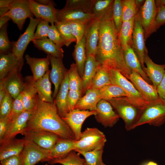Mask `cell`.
I'll list each match as a JSON object with an SVG mask.
<instances>
[{
    "instance_id": "6da1fadb",
    "label": "cell",
    "mask_w": 165,
    "mask_h": 165,
    "mask_svg": "<svg viewBox=\"0 0 165 165\" xmlns=\"http://www.w3.org/2000/svg\"><path fill=\"white\" fill-rule=\"evenodd\" d=\"M97 60L102 65L116 69L125 76L131 70L125 63L123 50L113 20L100 22L99 35L97 52Z\"/></svg>"
},
{
    "instance_id": "7a4b0ae2",
    "label": "cell",
    "mask_w": 165,
    "mask_h": 165,
    "mask_svg": "<svg viewBox=\"0 0 165 165\" xmlns=\"http://www.w3.org/2000/svg\"><path fill=\"white\" fill-rule=\"evenodd\" d=\"M25 129L45 130L62 138L75 140L73 132L59 115L54 102L42 101L38 97L36 105Z\"/></svg>"
},
{
    "instance_id": "3957f363",
    "label": "cell",
    "mask_w": 165,
    "mask_h": 165,
    "mask_svg": "<svg viewBox=\"0 0 165 165\" xmlns=\"http://www.w3.org/2000/svg\"><path fill=\"white\" fill-rule=\"evenodd\" d=\"M123 121L127 131L134 129L142 111L133 105L127 97H121L107 101Z\"/></svg>"
},
{
    "instance_id": "277c9868",
    "label": "cell",
    "mask_w": 165,
    "mask_h": 165,
    "mask_svg": "<svg viewBox=\"0 0 165 165\" xmlns=\"http://www.w3.org/2000/svg\"><path fill=\"white\" fill-rule=\"evenodd\" d=\"M111 84L118 86L129 95L130 100L134 105L144 110L149 105L145 100L132 83L117 69L108 68Z\"/></svg>"
},
{
    "instance_id": "5b68a950",
    "label": "cell",
    "mask_w": 165,
    "mask_h": 165,
    "mask_svg": "<svg viewBox=\"0 0 165 165\" xmlns=\"http://www.w3.org/2000/svg\"><path fill=\"white\" fill-rule=\"evenodd\" d=\"M107 140L103 132L96 128H87L82 132L80 138L75 141L74 151H89L103 148Z\"/></svg>"
},
{
    "instance_id": "8992f818",
    "label": "cell",
    "mask_w": 165,
    "mask_h": 165,
    "mask_svg": "<svg viewBox=\"0 0 165 165\" xmlns=\"http://www.w3.org/2000/svg\"><path fill=\"white\" fill-rule=\"evenodd\" d=\"M125 77L132 83L149 105L164 101L159 96L157 87L148 82L137 72L132 71L129 75Z\"/></svg>"
},
{
    "instance_id": "52a82bcc",
    "label": "cell",
    "mask_w": 165,
    "mask_h": 165,
    "mask_svg": "<svg viewBox=\"0 0 165 165\" xmlns=\"http://www.w3.org/2000/svg\"><path fill=\"white\" fill-rule=\"evenodd\" d=\"M157 12L156 1L146 0L137 13L144 31L145 40L157 30L155 24Z\"/></svg>"
},
{
    "instance_id": "ba28073f",
    "label": "cell",
    "mask_w": 165,
    "mask_h": 165,
    "mask_svg": "<svg viewBox=\"0 0 165 165\" xmlns=\"http://www.w3.org/2000/svg\"><path fill=\"white\" fill-rule=\"evenodd\" d=\"M165 123V101L144 109L133 129L145 124L160 127Z\"/></svg>"
},
{
    "instance_id": "9c48e42d",
    "label": "cell",
    "mask_w": 165,
    "mask_h": 165,
    "mask_svg": "<svg viewBox=\"0 0 165 165\" xmlns=\"http://www.w3.org/2000/svg\"><path fill=\"white\" fill-rule=\"evenodd\" d=\"M26 142L20 154L21 165H35L49 159L50 150L43 148L30 139L25 138Z\"/></svg>"
},
{
    "instance_id": "30bf717a",
    "label": "cell",
    "mask_w": 165,
    "mask_h": 165,
    "mask_svg": "<svg viewBox=\"0 0 165 165\" xmlns=\"http://www.w3.org/2000/svg\"><path fill=\"white\" fill-rule=\"evenodd\" d=\"M5 15L10 18L20 31L26 20L34 15L30 8L28 0H13Z\"/></svg>"
},
{
    "instance_id": "8fae6325",
    "label": "cell",
    "mask_w": 165,
    "mask_h": 165,
    "mask_svg": "<svg viewBox=\"0 0 165 165\" xmlns=\"http://www.w3.org/2000/svg\"><path fill=\"white\" fill-rule=\"evenodd\" d=\"M41 19L31 17L29 24L24 32L16 41H13L12 52L19 60H24L23 56L27 47L32 41L35 29Z\"/></svg>"
},
{
    "instance_id": "7c38bea8",
    "label": "cell",
    "mask_w": 165,
    "mask_h": 165,
    "mask_svg": "<svg viewBox=\"0 0 165 165\" xmlns=\"http://www.w3.org/2000/svg\"><path fill=\"white\" fill-rule=\"evenodd\" d=\"M20 134L39 146L48 150L54 146L60 138L53 133L38 130L24 129Z\"/></svg>"
},
{
    "instance_id": "4fadbf2b",
    "label": "cell",
    "mask_w": 165,
    "mask_h": 165,
    "mask_svg": "<svg viewBox=\"0 0 165 165\" xmlns=\"http://www.w3.org/2000/svg\"><path fill=\"white\" fill-rule=\"evenodd\" d=\"M97 113L96 111L74 109L61 118L70 127L75 135V141H77L81 137L82 127L84 121L89 117L95 115Z\"/></svg>"
},
{
    "instance_id": "5bb4252c",
    "label": "cell",
    "mask_w": 165,
    "mask_h": 165,
    "mask_svg": "<svg viewBox=\"0 0 165 165\" xmlns=\"http://www.w3.org/2000/svg\"><path fill=\"white\" fill-rule=\"evenodd\" d=\"M145 40L144 31L137 14L134 19L131 47L137 56L144 71L146 68L144 63V56L148 52Z\"/></svg>"
},
{
    "instance_id": "9a60e30c",
    "label": "cell",
    "mask_w": 165,
    "mask_h": 165,
    "mask_svg": "<svg viewBox=\"0 0 165 165\" xmlns=\"http://www.w3.org/2000/svg\"><path fill=\"white\" fill-rule=\"evenodd\" d=\"M95 115L96 120L105 127H112L119 120V117L111 104L101 99L98 103Z\"/></svg>"
},
{
    "instance_id": "2e32d148",
    "label": "cell",
    "mask_w": 165,
    "mask_h": 165,
    "mask_svg": "<svg viewBox=\"0 0 165 165\" xmlns=\"http://www.w3.org/2000/svg\"><path fill=\"white\" fill-rule=\"evenodd\" d=\"M47 56L49 58L51 66L49 76L50 80L54 86L53 97L55 98L68 70L64 66L63 58H57L49 55Z\"/></svg>"
},
{
    "instance_id": "e0dca14e",
    "label": "cell",
    "mask_w": 165,
    "mask_h": 165,
    "mask_svg": "<svg viewBox=\"0 0 165 165\" xmlns=\"http://www.w3.org/2000/svg\"><path fill=\"white\" fill-rule=\"evenodd\" d=\"M100 21L94 18L86 24L84 36L86 55L95 56L99 39Z\"/></svg>"
},
{
    "instance_id": "ac0fdd59",
    "label": "cell",
    "mask_w": 165,
    "mask_h": 165,
    "mask_svg": "<svg viewBox=\"0 0 165 165\" xmlns=\"http://www.w3.org/2000/svg\"><path fill=\"white\" fill-rule=\"evenodd\" d=\"M21 69H17L10 72L2 81L6 91L13 100L22 92L24 86L22 78Z\"/></svg>"
},
{
    "instance_id": "d6986e66",
    "label": "cell",
    "mask_w": 165,
    "mask_h": 165,
    "mask_svg": "<svg viewBox=\"0 0 165 165\" xmlns=\"http://www.w3.org/2000/svg\"><path fill=\"white\" fill-rule=\"evenodd\" d=\"M33 110H25L15 119L11 122L5 135L0 140V144L15 138L17 134H20L25 129Z\"/></svg>"
},
{
    "instance_id": "ffe728a7",
    "label": "cell",
    "mask_w": 165,
    "mask_h": 165,
    "mask_svg": "<svg viewBox=\"0 0 165 165\" xmlns=\"http://www.w3.org/2000/svg\"><path fill=\"white\" fill-rule=\"evenodd\" d=\"M28 0L31 10L36 18L45 20L51 24L57 21L54 5L46 6L35 0Z\"/></svg>"
},
{
    "instance_id": "44dd1931",
    "label": "cell",
    "mask_w": 165,
    "mask_h": 165,
    "mask_svg": "<svg viewBox=\"0 0 165 165\" xmlns=\"http://www.w3.org/2000/svg\"><path fill=\"white\" fill-rule=\"evenodd\" d=\"M144 63L146 65L144 72L152 85L157 87L165 74V64L161 65L155 63L149 57L148 52L145 54Z\"/></svg>"
},
{
    "instance_id": "7402d4cb",
    "label": "cell",
    "mask_w": 165,
    "mask_h": 165,
    "mask_svg": "<svg viewBox=\"0 0 165 165\" xmlns=\"http://www.w3.org/2000/svg\"><path fill=\"white\" fill-rule=\"evenodd\" d=\"M24 63V60H19L12 52L7 54L0 53V80L13 70L21 69Z\"/></svg>"
},
{
    "instance_id": "603a6c76",
    "label": "cell",
    "mask_w": 165,
    "mask_h": 165,
    "mask_svg": "<svg viewBox=\"0 0 165 165\" xmlns=\"http://www.w3.org/2000/svg\"><path fill=\"white\" fill-rule=\"evenodd\" d=\"M101 64L96 58L95 56L87 55L83 80L82 95L89 89L93 81L97 72Z\"/></svg>"
},
{
    "instance_id": "cb8c5ba5",
    "label": "cell",
    "mask_w": 165,
    "mask_h": 165,
    "mask_svg": "<svg viewBox=\"0 0 165 165\" xmlns=\"http://www.w3.org/2000/svg\"><path fill=\"white\" fill-rule=\"evenodd\" d=\"M32 76L25 78L24 86L22 92L23 94V102L25 110H32L36 106L38 95L36 88L33 83Z\"/></svg>"
},
{
    "instance_id": "d4e9b609",
    "label": "cell",
    "mask_w": 165,
    "mask_h": 165,
    "mask_svg": "<svg viewBox=\"0 0 165 165\" xmlns=\"http://www.w3.org/2000/svg\"><path fill=\"white\" fill-rule=\"evenodd\" d=\"M26 142L23 139H12L0 144V161L9 157L19 155L24 147Z\"/></svg>"
},
{
    "instance_id": "484cf974",
    "label": "cell",
    "mask_w": 165,
    "mask_h": 165,
    "mask_svg": "<svg viewBox=\"0 0 165 165\" xmlns=\"http://www.w3.org/2000/svg\"><path fill=\"white\" fill-rule=\"evenodd\" d=\"M50 71L49 69L42 78L37 81H35L33 79V83L40 100L47 102L53 103L54 100L52 95L51 83L49 76Z\"/></svg>"
},
{
    "instance_id": "4316f807",
    "label": "cell",
    "mask_w": 165,
    "mask_h": 165,
    "mask_svg": "<svg viewBox=\"0 0 165 165\" xmlns=\"http://www.w3.org/2000/svg\"><path fill=\"white\" fill-rule=\"evenodd\" d=\"M26 63L29 65L32 72L33 79L37 81L42 78L49 69L50 63L48 57L43 58L31 57L28 54L25 56Z\"/></svg>"
},
{
    "instance_id": "83f0119b",
    "label": "cell",
    "mask_w": 165,
    "mask_h": 165,
    "mask_svg": "<svg viewBox=\"0 0 165 165\" xmlns=\"http://www.w3.org/2000/svg\"><path fill=\"white\" fill-rule=\"evenodd\" d=\"M75 141L60 138L54 146L50 150L49 158L46 162L63 158L74 151Z\"/></svg>"
},
{
    "instance_id": "f1b7e54d",
    "label": "cell",
    "mask_w": 165,
    "mask_h": 165,
    "mask_svg": "<svg viewBox=\"0 0 165 165\" xmlns=\"http://www.w3.org/2000/svg\"><path fill=\"white\" fill-rule=\"evenodd\" d=\"M99 90L88 89L75 107V109L83 110L96 111L97 105L101 100Z\"/></svg>"
},
{
    "instance_id": "f546056e",
    "label": "cell",
    "mask_w": 165,
    "mask_h": 165,
    "mask_svg": "<svg viewBox=\"0 0 165 165\" xmlns=\"http://www.w3.org/2000/svg\"><path fill=\"white\" fill-rule=\"evenodd\" d=\"M68 81V70L61 85L57 95L54 100V102L57 108L58 114L61 118L64 116L68 113L67 102L69 90Z\"/></svg>"
},
{
    "instance_id": "4dcf8cb0",
    "label": "cell",
    "mask_w": 165,
    "mask_h": 165,
    "mask_svg": "<svg viewBox=\"0 0 165 165\" xmlns=\"http://www.w3.org/2000/svg\"><path fill=\"white\" fill-rule=\"evenodd\" d=\"M113 0H96L92 14L100 22L112 19Z\"/></svg>"
},
{
    "instance_id": "1f68e13d",
    "label": "cell",
    "mask_w": 165,
    "mask_h": 165,
    "mask_svg": "<svg viewBox=\"0 0 165 165\" xmlns=\"http://www.w3.org/2000/svg\"><path fill=\"white\" fill-rule=\"evenodd\" d=\"M57 21L70 22L78 21L87 24L94 18L92 14L72 10L56 9Z\"/></svg>"
},
{
    "instance_id": "d6a6232c",
    "label": "cell",
    "mask_w": 165,
    "mask_h": 165,
    "mask_svg": "<svg viewBox=\"0 0 165 165\" xmlns=\"http://www.w3.org/2000/svg\"><path fill=\"white\" fill-rule=\"evenodd\" d=\"M123 51L124 60L127 66L131 71L138 73L146 82L150 84L151 81L143 70L137 56L131 47L128 46Z\"/></svg>"
},
{
    "instance_id": "836d02e7",
    "label": "cell",
    "mask_w": 165,
    "mask_h": 165,
    "mask_svg": "<svg viewBox=\"0 0 165 165\" xmlns=\"http://www.w3.org/2000/svg\"><path fill=\"white\" fill-rule=\"evenodd\" d=\"M35 47L49 55L57 58H63L64 51L62 48L56 45L49 38L33 41Z\"/></svg>"
},
{
    "instance_id": "e575fe53",
    "label": "cell",
    "mask_w": 165,
    "mask_h": 165,
    "mask_svg": "<svg viewBox=\"0 0 165 165\" xmlns=\"http://www.w3.org/2000/svg\"><path fill=\"white\" fill-rule=\"evenodd\" d=\"M74 47L72 56L79 73L82 78L87 58L84 36L79 42L76 44Z\"/></svg>"
},
{
    "instance_id": "d590c367",
    "label": "cell",
    "mask_w": 165,
    "mask_h": 165,
    "mask_svg": "<svg viewBox=\"0 0 165 165\" xmlns=\"http://www.w3.org/2000/svg\"><path fill=\"white\" fill-rule=\"evenodd\" d=\"M135 17L123 22L119 32V41L123 50L128 46L131 47Z\"/></svg>"
},
{
    "instance_id": "8d00e7d4",
    "label": "cell",
    "mask_w": 165,
    "mask_h": 165,
    "mask_svg": "<svg viewBox=\"0 0 165 165\" xmlns=\"http://www.w3.org/2000/svg\"><path fill=\"white\" fill-rule=\"evenodd\" d=\"M101 99L108 101L112 98L121 97H128L130 100L128 94L121 87L110 84L106 85L99 90Z\"/></svg>"
},
{
    "instance_id": "74e56055",
    "label": "cell",
    "mask_w": 165,
    "mask_h": 165,
    "mask_svg": "<svg viewBox=\"0 0 165 165\" xmlns=\"http://www.w3.org/2000/svg\"><path fill=\"white\" fill-rule=\"evenodd\" d=\"M96 0H67L63 10H72L92 14Z\"/></svg>"
},
{
    "instance_id": "f35d334b",
    "label": "cell",
    "mask_w": 165,
    "mask_h": 165,
    "mask_svg": "<svg viewBox=\"0 0 165 165\" xmlns=\"http://www.w3.org/2000/svg\"><path fill=\"white\" fill-rule=\"evenodd\" d=\"M110 84L108 68L105 65L101 64L89 89L99 90L104 86Z\"/></svg>"
},
{
    "instance_id": "ab89813d",
    "label": "cell",
    "mask_w": 165,
    "mask_h": 165,
    "mask_svg": "<svg viewBox=\"0 0 165 165\" xmlns=\"http://www.w3.org/2000/svg\"><path fill=\"white\" fill-rule=\"evenodd\" d=\"M84 157L85 165H106L103 162V148H98L89 151H78Z\"/></svg>"
},
{
    "instance_id": "60d3db41",
    "label": "cell",
    "mask_w": 165,
    "mask_h": 165,
    "mask_svg": "<svg viewBox=\"0 0 165 165\" xmlns=\"http://www.w3.org/2000/svg\"><path fill=\"white\" fill-rule=\"evenodd\" d=\"M68 76L69 90L79 91L82 94V79L79 73L75 64L74 63L71 65L68 70Z\"/></svg>"
},
{
    "instance_id": "b9f144b4",
    "label": "cell",
    "mask_w": 165,
    "mask_h": 165,
    "mask_svg": "<svg viewBox=\"0 0 165 165\" xmlns=\"http://www.w3.org/2000/svg\"><path fill=\"white\" fill-rule=\"evenodd\" d=\"M54 24L61 34L64 45L68 47L72 43L76 42V38L72 34L69 22L57 21Z\"/></svg>"
},
{
    "instance_id": "7bdbcfd3",
    "label": "cell",
    "mask_w": 165,
    "mask_h": 165,
    "mask_svg": "<svg viewBox=\"0 0 165 165\" xmlns=\"http://www.w3.org/2000/svg\"><path fill=\"white\" fill-rule=\"evenodd\" d=\"M53 164L59 163L62 165H85V160L80 156V154L72 151L65 157L59 159L52 160L48 162Z\"/></svg>"
},
{
    "instance_id": "ee69618b",
    "label": "cell",
    "mask_w": 165,
    "mask_h": 165,
    "mask_svg": "<svg viewBox=\"0 0 165 165\" xmlns=\"http://www.w3.org/2000/svg\"><path fill=\"white\" fill-rule=\"evenodd\" d=\"M121 4L123 22L129 20L135 17L139 10L135 0H122Z\"/></svg>"
},
{
    "instance_id": "f6af8a7d",
    "label": "cell",
    "mask_w": 165,
    "mask_h": 165,
    "mask_svg": "<svg viewBox=\"0 0 165 165\" xmlns=\"http://www.w3.org/2000/svg\"><path fill=\"white\" fill-rule=\"evenodd\" d=\"M8 23L4 25L0 30V53L7 54L12 52L13 42L8 38L7 29Z\"/></svg>"
},
{
    "instance_id": "bcb514c9",
    "label": "cell",
    "mask_w": 165,
    "mask_h": 165,
    "mask_svg": "<svg viewBox=\"0 0 165 165\" xmlns=\"http://www.w3.org/2000/svg\"><path fill=\"white\" fill-rule=\"evenodd\" d=\"M112 20L115 28L119 33L123 22V12L121 0H114L112 10Z\"/></svg>"
},
{
    "instance_id": "7dc6e473",
    "label": "cell",
    "mask_w": 165,
    "mask_h": 165,
    "mask_svg": "<svg viewBox=\"0 0 165 165\" xmlns=\"http://www.w3.org/2000/svg\"><path fill=\"white\" fill-rule=\"evenodd\" d=\"M23 94L22 92L13 100L11 110L8 116L11 121L14 120L25 111L22 99Z\"/></svg>"
},
{
    "instance_id": "c3c4849f",
    "label": "cell",
    "mask_w": 165,
    "mask_h": 165,
    "mask_svg": "<svg viewBox=\"0 0 165 165\" xmlns=\"http://www.w3.org/2000/svg\"><path fill=\"white\" fill-rule=\"evenodd\" d=\"M69 22L72 35L76 39V43L79 42L84 36L86 24L78 21Z\"/></svg>"
},
{
    "instance_id": "681fc988",
    "label": "cell",
    "mask_w": 165,
    "mask_h": 165,
    "mask_svg": "<svg viewBox=\"0 0 165 165\" xmlns=\"http://www.w3.org/2000/svg\"><path fill=\"white\" fill-rule=\"evenodd\" d=\"M49 22L41 19L37 27L32 41L35 40H41L47 38L50 25Z\"/></svg>"
},
{
    "instance_id": "f907efd6",
    "label": "cell",
    "mask_w": 165,
    "mask_h": 165,
    "mask_svg": "<svg viewBox=\"0 0 165 165\" xmlns=\"http://www.w3.org/2000/svg\"><path fill=\"white\" fill-rule=\"evenodd\" d=\"M13 100L9 94L6 92L5 97L0 102V119L8 116L11 110Z\"/></svg>"
},
{
    "instance_id": "816d5d0a",
    "label": "cell",
    "mask_w": 165,
    "mask_h": 165,
    "mask_svg": "<svg viewBox=\"0 0 165 165\" xmlns=\"http://www.w3.org/2000/svg\"><path fill=\"white\" fill-rule=\"evenodd\" d=\"M48 37L60 47L64 45V43L57 27L54 24L50 25Z\"/></svg>"
},
{
    "instance_id": "f5cc1de1",
    "label": "cell",
    "mask_w": 165,
    "mask_h": 165,
    "mask_svg": "<svg viewBox=\"0 0 165 165\" xmlns=\"http://www.w3.org/2000/svg\"><path fill=\"white\" fill-rule=\"evenodd\" d=\"M81 92L69 90L67 98V108L68 112L75 109V107L82 97Z\"/></svg>"
},
{
    "instance_id": "db71d44e",
    "label": "cell",
    "mask_w": 165,
    "mask_h": 165,
    "mask_svg": "<svg viewBox=\"0 0 165 165\" xmlns=\"http://www.w3.org/2000/svg\"><path fill=\"white\" fill-rule=\"evenodd\" d=\"M157 6V12L155 20L156 30L165 24V5L162 4L160 0L156 1Z\"/></svg>"
},
{
    "instance_id": "11a10c76",
    "label": "cell",
    "mask_w": 165,
    "mask_h": 165,
    "mask_svg": "<svg viewBox=\"0 0 165 165\" xmlns=\"http://www.w3.org/2000/svg\"><path fill=\"white\" fill-rule=\"evenodd\" d=\"M11 121L8 116L0 119V140L4 137L10 125Z\"/></svg>"
},
{
    "instance_id": "9f6ffc18",
    "label": "cell",
    "mask_w": 165,
    "mask_h": 165,
    "mask_svg": "<svg viewBox=\"0 0 165 165\" xmlns=\"http://www.w3.org/2000/svg\"><path fill=\"white\" fill-rule=\"evenodd\" d=\"M20 155L11 156L1 161L0 165H21Z\"/></svg>"
},
{
    "instance_id": "6f0895ef",
    "label": "cell",
    "mask_w": 165,
    "mask_h": 165,
    "mask_svg": "<svg viewBox=\"0 0 165 165\" xmlns=\"http://www.w3.org/2000/svg\"><path fill=\"white\" fill-rule=\"evenodd\" d=\"M157 90L160 97L165 101V74L161 82L157 86Z\"/></svg>"
},
{
    "instance_id": "680465c9",
    "label": "cell",
    "mask_w": 165,
    "mask_h": 165,
    "mask_svg": "<svg viewBox=\"0 0 165 165\" xmlns=\"http://www.w3.org/2000/svg\"><path fill=\"white\" fill-rule=\"evenodd\" d=\"M6 92L2 81L0 80V102L2 101L5 97Z\"/></svg>"
},
{
    "instance_id": "91938a15",
    "label": "cell",
    "mask_w": 165,
    "mask_h": 165,
    "mask_svg": "<svg viewBox=\"0 0 165 165\" xmlns=\"http://www.w3.org/2000/svg\"><path fill=\"white\" fill-rule=\"evenodd\" d=\"M11 19L8 16L6 15H4L0 17V29H1L4 25L7 23L8 21Z\"/></svg>"
},
{
    "instance_id": "94428289",
    "label": "cell",
    "mask_w": 165,
    "mask_h": 165,
    "mask_svg": "<svg viewBox=\"0 0 165 165\" xmlns=\"http://www.w3.org/2000/svg\"><path fill=\"white\" fill-rule=\"evenodd\" d=\"M13 0H0V8L9 7Z\"/></svg>"
},
{
    "instance_id": "6125c7cd",
    "label": "cell",
    "mask_w": 165,
    "mask_h": 165,
    "mask_svg": "<svg viewBox=\"0 0 165 165\" xmlns=\"http://www.w3.org/2000/svg\"><path fill=\"white\" fill-rule=\"evenodd\" d=\"M35 1L37 3L44 5L48 6L50 5H55L53 1L51 0H36Z\"/></svg>"
},
{
    "instance_id": "be15d7a7",
    "label": "cell",
    "mask_w": 165,
    "mask_h": 165,
    "mask_svg": "<svg viewBox=\"0 0 165 165\" xmlns=\"http://www.w3.org/2000/svg\"><path fill=\"white\" fill-rule=\"evenodd\" d=\"M9 7H8L0 8V17L5 15L6 14L9 9Z\"/></svg>"
},
{
    "instance_id": "e7e4bbea",
    "label": "cell",
    "mask_w": 165,
    "mask_h": 165,
    "mask_svg": "<svg viewBox=\"0 0 165 165\" xmlns=\"http://www.w3.org/2000/svg\"><path fill=\"white\" fill-rule=\"evenodd\" d=\"M145 1L143 0H135V3L137 6L138 9L139 10V8H141L143 4H144Z\"/></svg>"
},
{
    "instance_id": "03108f58",
    "label": "cell",
    "mask_w": 165,
    "mask_h": 165,
    "mask_svg": "<svg viewBox=\"0 0 165 165\" xmlns=\"http://www.w3.org/2000/svg\"><path fill=\"white\" fill-rule=\"evenodd\" d=\"M142 165H158L156 163L152 161H149L148 162H146L144 163Z\"/></svg>"
},
{
    "instance_id": "003e7915",
    "label": "cell",
    "mask_w": 165,
    "mask_h": 165,
    "mask_svg": "<svg viewBox=\"0 0 165 165\" xmlns=\"http://www.w3.org/2000/svg\"><path fill=\"white\" fill-rule=\"evenodd\" d=\"M160 1L162 4L165 5V0H161Z\"/></svg>"
}]
</instances>
